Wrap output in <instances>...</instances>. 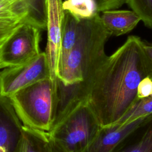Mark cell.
Segmentation results:
<instances>
[{
  "instance_id": "obj_8",
  "label": "cell",
  "mask_w": 152,
  "mask_h": 152,
  "mask_svg": "<svg viewBox=\"0 0 152 152\" xmlns=\"http://www.w3.org/2000/svg\"><path fill=\"white\" fill-rule=\"evenodd\" d=\"M35 0H24L17 3L0 1V47L23 22L31 21L43 26L33 14Z\"/></svg>"
},
{
  "instance_id": "obj_21",
  "label": "cell",
  "mask_w": 152,
  "mask_h": 152,
  "mask_svg": "<svg viewBox=\"0 0 152 152\" xmlns=\"http://www.w3.org/2000/svg\"><path fill=\"white\" fill-rule=\"evenodd\" d=\"M46 152H62L52 142V141L49 138V144Z\"/></svg>"
},
{
  "instance_id": "obj_6",
  "label": "cell",
  "mask_w": 152,
  "mask_h": 152,
  "mask_svg": "<svg viewBox=\"0 0 152 152\" xmlns=\"http://www.w3.org/2000/svg\"><path fill=\"white\" fill-rule=\"evenodd\" d=\"M50 78L45 52L30 61L0 71V95L9 97L17 91L40 80Z\"/></svg>"
},
{
  "instance_id": "obj_11",
  "label": "cell",
  "mask_w": 152,
  "mask_h": 152,
  "mask_svg": "<svg viewBox=\"0 0 152 152\" xmlns=\"http://www.w3.org/2000/svg\"><path fill=\"white\" fill-rule=\"evenodd\" d=\"M100 15L102 23L111 36H121L131 31L141 19L132 10H109Z\"/></svg>"
},
{
  "instance_id": "obj_1",
  "label": "cell",
  "mask_w": 152,
  "mask_h": 152,
  "mask_svg": "<svg viewBox=\"0 0 152 152\" xmlns=\"http://www.w3.org/2000/svg\"><path fill=\"white\" fill-rule=\"evenodd\" d=\"M147 76L152 79L143 41L129 36L106 56L88 83L87 103L101 127L114 124L137 102L138 84Z\"/></svg>"
},
{
  "instance_id": "obj_17",
  "label": "cell",
  "mask_w": 152,
  "mask_h": 152,
  "mask_svg": "<svg viewBox=\"0 0 152 152\" xmlns=\"http://www.w3.org/2000/svg\"><path fill=\"white\" fill-rule=\"evenodd\" d=\"M145 26L152 29V0H125Z\"/></svg>"
},
{
  "instance_id": "obj_22",
  "label": "cell",
  "mask_w": 152,
  "mask_h": 152,
  "mask_svg": "<svg viewBox=\"0 0 152 152\" xmlns=\"http://www.w3.org/2000/svg\"><path fill=\"white\" fill-rule=\"evenodd\" d=\"M24 0H0V1H3V2H10V3H17L18 2L23 1Z\"/></svg>"
},
{
  "instance_id": "obj_16",
  "label": "cell",
  "mask_w": 152,
  "mask_h": 152,
  "mask_svg": "<svg viewBox=\"0 0 152 152\" xmlns=\"http://www.w3.org/2000/svg\"><path fill=\"white\" fill-rule=\"evenodd\" d=\"M151 114H152V97L140 99L121 118L113 125H124L140 117Z\"/></svg>"
},
{
  "instance_id": "obj_20",
  "label": "cell",
  "mask_w": 152,
  "mask_h": 152,
  "mask_svg": "<svg viewBox=\"0 0 152 152\" xmlns=\"http://www.w3.org/2000/svg\"><path fill=\"white\" fill-rule=\"evenodd\" d=\"M143 49L152 71V43L143 41Z\"/></svg>"
},
{
  "instance_id": "obj_19",
  "label": "cell",
  "mask_w": 152,
  "mask_h": 152,
  "mask_svg": "<svg viewBox=\"0 0 152 152\" xmlns=\"http://www.w3.org/2000/svg\"><path fill=\"white\" fill-rule=\"evenodd\" d=\"M98 12H102L105 10H115L121 7L123 4H125V0H95Z\"/></svg>"
},
{
  "instance_id": "obj_15",
  "label": "cell",
  "mask_w": 152,
  "mask_h": 152,
  "mask_svg": "<svg viewBox=\"0 0 152 152\" xmlns=\"http://www.w3.org/2000/svg\"><path fill=\"white\" fill-rule=\"evenodd\" d=\"M62 8L80 20L91 18L99 13L95 0H65Z\"/></svg>"
},
{
  "instance_id": "obj_10",
  "label": "cell",
  "mask_w": 152,
  "mask_h": 152,
  "mask_svg": "<svg viewBox=\"0 0 152 152\" xmlns=\"http://www.w3.org/2000/svg\"><path fill=\"white\" fill-rule=\"evenodd\" d=\"M22 128L10 99L0 95V152H16Z\"/></svg>"
},
{
  "instance_id": "obj_18",
  "label": "cell",
  "mask_w": 152,
  "mask_h": 152,
  "mask_svg": "<svg viewBox=\"0 0 152 152\" xmlns=\"http://www.w3.org/2000/svg\"><path fill=\"white\" fill-rule=\"evenodd\" d=\"M137 96L138 99L152 97V79L149 76L144 77L139 83Z\"/></svg>"
},
{
  "instance_id": "obj_7",
  "label": "cell",
  "mask_w": 152,
  "mask_h": 152,
  "mask_svg": "<svg viewBox=\"0 0 152 152\" xmlns=\"http://www.w3.org/2000/svg\"><path fill=\"white\" fill-rule=\"evenodd\" d=\"M47 43L45 53L50 78L56 83L61 55L62 22L64 11L62 0H45Z\"/></svg>"
},
{
  "instance_id": "obj_12",
  "label": "cell",
  "mask_w": 152,
  "mask_h": 152,
  "mask_svg": "<svg viewBox=\"0 0 152 152\" xmlns=\"http://www.w3.org/2000/svg\"><path fill=\"white\" fill-rule=\"evenodd\" d=\"M113 152H152V114Z\"/></svg>"
},
{
  "instance_id": "obj_4",
  "label": "cell",
  "mask_w": 152,
  "mask_h": 152,
  "mask_svg": "<svg viewBox=\"0 0 152 152\" xmlns=\"http://www.w3.org/2000/svg\"><path fill=\"white\" fill-rule=\"evenodd\" d=\"M100 128L94 113L84 102L67 113L48 134L62 152H84Z\"/></svg>"
},
{
  "instance_id": "obj_14",
  "label": "cell",
  "mask_w": 152,
  "mask_h": 152,
  "mask_svg": "<svg viewBox=\"0 0 152 152\" xmlns=\"http://www.w3.org/2000/svg\"><path fill=\"white\" fill-rule=\"evenodd\" d=\"M80 20L64 11L62 22L61 49L59 64L62 62L73 48L78 38Z\"/></svg>"
},
{
  "instance_id": "obj_2",
  "label": "cell",
  "mask_w": 152,
  "mask_h": 152,
  "mask_svg": "<svg viewBox=\"0 0 152 152\" xmlns=\"http://www.w3.org/2000/svg\"><path fill=\"white\" fill-rule=\"evenodd\" d=\"M110 34L103 26L99 13L81 20L73 48L59 64L57 77L65 84L88 83L107 55L104 46Z\"/></svg>"
},
{
  "instance_id": "obj_5",
  "label": "cell",
  "mask_w": 152,
  "mask_h": 152,
  "mask_svg": "<svg viewBox=\"0 0 152 152\" xmlns=\"http://www.w3.org/2000/svg\"><path fill=\"white\" fill-rule=\"evenodd\" d=\"M40 28L31 21L16 28L0 47V69L25 64L40 53Z\"/></svg>"
},
{
  "instance_id": "obj_9",
  "label": "cell",
  "mask_w": 152,
  "mask_h": 152,
  "mask_svg": "<svg viewBox=\"0 0 152 152\" xmlns=\"http://www.w3.org/2000/svg\"><path fill=\"white\" fill-rule=\"evenodd\" d=\"M151 115L140 117L124 125L101 127L84 152H113L128 137L141 126Z\"/></svg>"
},
{
  "instance_id": "obj_3",
  "label": "cell",
  "mask_w": 152,
  "mask_h": 152,
  "mask_svg": "<svg viewBox=\"0 0 152 152\" xmlns=\"http://www.w3.org/2000/svg\"><path fill=\"white\" fill-rule=\"evenodd\" d=\"M55 86L56 83L47 78L17 91L8 97L24 126L50 131L54 116Z\"/></svg>"
},
{
  "instance_id": "obj_13",
  "label": "cell",
  "mask_w": 152,
  "mask_h": 152,
  "mask_svg": "<svg viewBox=\"0 0 152 152\" xmlns=\"http://www.w3.org/2000/svg\"><path fill=\"white\" fill-rule=\"evenodd\" d=\"M49 144L48 132L23 125L21 135L16 152H46Z\"/></svg>"
}]
</instances>
